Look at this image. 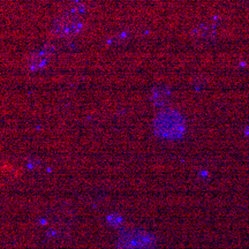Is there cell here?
<instances>
[{
    "label": "cell",
    "mask_w": 249,
    "mask_h": 249,
    "mask_svg": "<svg viewBox=\"0 0 249 249\" xmlns=\"http://www.w3.org/2000/svg\"><path fill=\"white\" fill-rule=\"evenodd\" d=\"M134 245L132 236H128V249H155L154 239L145 233H136L134 234Z\"/></svg>",
    "instance_id": "6da1fadb"
}]
</instances>
